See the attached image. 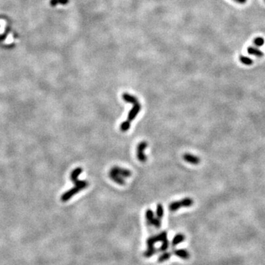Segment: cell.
Returning <instances> with one entry per match:
<instances>
[{
    "instance_id": "cb8c5ba5",
    "label": "cell",
    "mask_w": 265,
    "mask_h": 265,
    "mask_svg": "<svg viewBox=\"0 0 265 265\" xmlns=\"http://www.w3.org/2000/svg\"><path fill=\"white\" fill-rule=\"evenodd\" d=\"M240 1H241V4H242H242H245V3H246L247 0H240Z\"/></svg>"
},
{
    "instance_id": "4fadbf2b",
    "label": "cell",
    "mask_w": 265,
    "mask_h": 265,
    "mask_svg": "<svg viewBox=\"0 0 265 265\" xmlns=\"http://www.w3.org/2000/svg\"><path fill=\"white\" fill-rule=\"evenodd\" d=\"M239 59L240 62L243 63V64L246 65V66H250V65H252L253 63V61L252 59L247 56H245V55H240Z\"/></svg>"
},
{
    "instance_id": "d6986e66",
    "label": "cell",
    "mask_w": 265,
    "mask_h": 265,
    "mask_svg": "<svg viewBox=\"0 0 265 265\" xmlns=\"http://www.w3.org/2000/svg\"><path fill=\"white\" fill-rule=\"evenodd\" d=\"M145 217H146V220H147V222L149 223V222L153 220V219L154 218V214H153V211H152L151 209H147V210L146 211Z\"/></svg>"
},
{
    "instance_id": "2e32d148",
    "label": "cell",
    "mask_w": 265,
    "mask_h": 265,
    "mask_svg": "<svg viewBox=\"0 0 265 265\" xmlns=\"http://www.w3.org/2000/svg\"><path fill=\"white\" fill-rule=\"evenodd\" d=\"M253 43L255 46H256V47H262V46L264 45V39L262 37H256V38H255L254 39H253Z\"/></svg>"
},
{
    "instance_id": "484cf974",
    "label": "cell",
    "mask_w": 265,
    "mask_h": 265,
    "mask_svg": "<svg viewBox=\"0 0 265 265\" xmlns=\"http://www.w3.org/2000/svg\"><path fill=\"white\" fill-rule=\"evenodd\" d=\"M264 2H265V0H264Z\"/></svg>"
},
{
    "instance_id": "52a82bcc",
    "label": "cell",
    "mask_w": 265,
    "mask_h": 265,
    "mask_svg": "<svg viewBox=\"0 0 265 265\" xmlns=\"http://www.w3.org/2000/svg\"><path fill=\"white\" fill-rule=\"evenodd\" d=\"M122 99H124V102L130 103V104L135 105L136 103H139V102H138L137 97H134V96H132L131 95H129V94L128 93L122 94Z\"/></svg>"
},
{
    "instance_id": "ba28073f",
    "label": "cell",
    "mask_w": 265,
    "mask_h": 265,
    "mask_svg": "<svg viewBox=\"0 0 265 265\" xmlns=\"http://www.w3.org/2000/svg\"><path fill=\"white\" fill-rule=\"evenodd\" d=\"M247 51L250 55H255L256 57H262L264 55V53L262 51H261L258 48L254 47H249L247 48Z\"/></svg>"
},
{
    "instance_id": "ffe728a7",
    "label": "cell",
    "mask_w": 265,
    "mask_h": 265,
    "mask_svg": "<svg viewBox=\"0 0 265 265\" xmlns=\"http://www.w3.org/2000/svg\"><path fill=\"white\" fill-rule=\"evenodd\" d=\"M156 215L157 217L159 219H161L162 217L164 216V208H163V206L161 204H158V205H157Z\"/></svg>"
},
{
    "instance_id": "6da1fadb",
    "label": "cell",
    "mask_w": 265,
    "mask_h": 265,
    "mask_svg": "<svg viewBox=\"0 0 265 265\" xmlns=\"http://www.w3.org/2000/svg\"><path fill=\"white\" fill-rule=\"evenodd\" d=\"M166 239H167V233L166 231H163L158 235L148 238L147 240L148 248H153V247H154L155 243L158 242H164Z\"/></svg>"
},
{
    "instance_id": "277c9868",
    "label": "cell",
    "mask_w": 265,
    "mask_h": 265,
    "mask_svg": "<svg viewBox=\"0 0 265 265\" xmlns=\"http://www.w3.org/2000/svg\"><path fill=\"white\" fill-rule=\"evenodd\" d=\"M110 172H113V173L117 174L118 175H120L121 177H124V178H128V177H130L132 174L130 170H127V169H122V168L118 167V166H114V167H113L111 170Z\"/></svg>"
},
{
    "instance_id": "e0dca14e",
    "label": "cell",
    "mask_w": 265,
    "mask_h": 265,
    "mask_svg": "<svg viewBox=\"0 0 265 265\" xmlns=\"http://www.w3.org/2000/svg\"><path fill=\"white\" fill-rule=\"evenodd\" d=\"M130 122L127 120L125 122H123L120 125V129L122 132H126L130 129Z\"/></svg>"
},
{
    "instance_id": "5b68a950",
    "label": "cell",
    "mask_w": 265,
    "mask_h": 265,
    "mask_svg": "<svg viewBox=\"0 0 265 265\" xmlns=\"http://www.w3.org/2000/svg\"><path fill=\"white\" fill-rule=\"evenodd\" d=\"M141 106L139 103L134 105V106L132 107V108L130 111L129 114L128 115V120L130 121V122H131V121L133 120L134 119L136 118V116H137L138 114H139V112L140 111V110H141Z\"/></svg>"
},
{
    "instance_id": "ac0fdd59",
    "label": "cell",
    "mask_w": 265,
    "mask_h": 265,
    "mask_svg": "<svg viewBox=\"0 0 265 265\" xmlns=\"http://www.w3.org/2000/svg\"><path fill=\"white\" fill-rule=\"evenodd\" d=\"M171 255H172L171 254V253H169V252L163 253V254L158 258V262L161 263V262H165V261H167L168 259H170V258L171 257Z\"/></svg>"
},
{
    "instance_id": "9a60e30c",
    "label": "cell",
    "mask_w": 265,
    "mask_h": 265,
    "mask_svg": "<svg viewBox=\"0 0 265 265\" xmlns=\"http://www.w3.org/2000/svg\"><path fill=\"white\" fill-rule=\"evenodd\" d=\"M180 203H181L182 207H190L193 205L194 201L191 198L186 197V198L181 200H180Z\"/></svg>"
},
{
    "instance_id": "d4e9b609",
    "label": "cell",
    "mask_w": 265,
    "mask_h": 265,
    "mask_svg": "<svg viewBox=\"0 0 265 265\" xmlns=\"http://www.w3.org/2000/svg\"><path fill=\"white\" fill-rule=\"evenodd\" d=\"M232 1L235 2H237L238 4H241V1H240V0H232Z\"/></svg>"
},
{
    "instance_id": "3957f363",
    "label": "cell",
    "mask_w": 265,
    "mask_h": 265,
    "mask_svg": "<svg viewBox=\"0 0 265 265\" xmlns=\"http://www.w3.org/2000/svg\"><path fill=\"white\" fill-rule=\"evenodd\" d=\"M81 190H82L81 188L75 186L74 187H73L72 189H71L70 190H69V191H67L66 193L63 194L62 197H61V200H62L63 202H66V201H68L70 198H72L75 194L78 193L79 191H81Z\"/></svg>"
},
{
    "instance_id": "5bb4252c",
    "label": "cell",
    "mask_w": 265,
    "mask_h": 265,
    "mask_svg": "<svg viewBox=\"0 0 265 265\" xmlns=\"http://www.w3.org/2000/svg\"><path fill=\"white\" fill-rule=\"evenodd\" d=\"M182 205L180 201H175V202L171 203L170 205H169V209L172 212H175V211L178 210L180 208H181Z\"/></svg>"
},
{
    "instance_id": "8992f818",
    "label": "cell",
    "mask_w": 265,
    "mask_h": 265,
    "mask_svg": "<svg viewBox=\"0 0 265 265\" xmlns=\"http://www.w3.org/2000/svg\"><path fill=\"white\" fill-rule=\"evenodd\" d=\"M183 159L186 162L192 164H198L200 162V159L199 157L189 154V153H185L183 155Z\"/></svg>"
},
{
    "instance_id": "603a6c76",
    "label": "cell",
    "mask_w": 265,
    "mask_h": 265,
    "mask_svg": "<svg viewBox=\"0 0 265 265\" xmlns=\"http://www.w3.org/2000/svg\"><path fill=\"white\" fill-rule=\"evenodd\" d=\"M162 245H161V248H160V251H165V250H167V248H168V246H169V241H168V239H166V240H164V242H162Z\"/></svg>"
},
{
    "instance_id": "30bf717a",
    "label": "cell",
    "mask_w": 265,
    "mask_h": 265,
    "mask_svg": "<svg viewBox=\"0 0 265 265\" xmlns=\"http://www.w3.org/2000/svg\"><path fill=\"white\" fill-rule=\"evenodd\" d=\"M109 176H110V178L114 180V182H116V183L120 184V185H124V183H125V181H124V180L122 178V177L118 175L117 174L113 173V172H110V173H109Z\"/></svg>"
},
{
    "instance_id": "7a4b0ae2",
    "label": "cell",
    "mask_w": 265,
    "mask_h": 265,
    "mask_svg": "<svg viewBox=\"0 0 265 265\" xmlns=\"http://www.w3.org/2000/svg\"><path fill=\"white\" fill-rule=\"evenodd\" d=\"M148 144L147 141H143L140 142L137 147V158L141 162H145L147 161V156L144 154V150L147 148Z\"/></svg>"
},
{
    "instance_id": "7402d4cb",
    "label": "cell",
    "mask_w": 265,
    "mask_h": 265,
    "mask_svg": "<svg viewBox=\"0 0 265 265\" xmlns=\"http://www.w3.org/2000/svg\"><path fill=\"white\" fill-rule=\"evenodd\" d=\"M149 224H150V225H152L155 226V228H160L161 225V219H159L158 217H157V218H153V220H152Z\"/></svg>"
},
{
    "instance_id": "9c48e42d",
    "label": "cell",
    "mask_w": 265,
    "mask_h": 265,
    "mask_svg": "<svg viewBox=\"0 0 265 265\" xmlns=\"http://www.w3.org/2000/svg\"><path fill=\"white\" fill-rule=\"evenodd\" d=\"M174 254L175 255V256L183 259H189L190 257L189 253H188L186 250H183V249L176 250L174 251Z\"/></svg>"
},
{
    "instance_id": "7c38bea8",
    "label": "cell",
    "mask_w": 265,
    "mask_h": 265,
    "mask_svg": "<svg viewBox=\"0 0 265 265\" xmlns=\"http://www.w3.org/2000/svg\"><path fill=\"white\" fill-rule=\"evenodd\" d=\"M82 172V168L80 167L76 168L75 170H74V171H72V174H71L70 175V179L72 180L73 182H75L76 180H78V176L81 174Z\"/></svg>"
},
{
    "instance_id": "44dd1931",
    "label": "cell",
    "mask_w": 265,
    "mask_h": 265,
    "mask_svg": "<svg viewBox=\"0 0 265 265\" xmlns=\"http://www.w3.org/2000/svg\"><path fill=\"white\" fill-rule=\"evenodd\" d=\"M155 251H156V250H155V247H153V248H147V250L144 253V256L147 257V258H149V257H151L155 254Z\"/></svg>"
},
{
    "instance_id": "8fae6325",
    "label": "cell",
    "mask_w": 265,
    "mask_h": 265,
    "mask_svg": "<svg viewBox=\"0 0 265 265\" xmlns=\"http://www.w3.org/2000/svg\"><path fill=\"white\" fill-rule=\"evenodd\" d=\"M184 239H185V236H184L183 234H181V233L177 234L175 237L173 238V239H172V246H176L177 245H178V244L181 243L182 242H183Z\"/></svg>"
}]
</instances>
